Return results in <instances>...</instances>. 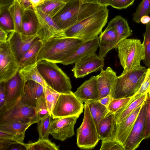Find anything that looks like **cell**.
I'll return each mask as SVG.
<instances>
[{"mask_svg": "<svg viewBox=\"0 0 150 150\" xmlns=\"http://www.w3.org/2000/svg\"><path fill=\"white\" fill-rule=\"evenodd\" d=\"M107 6L64 30V38H74L85 42L98 37L107 22L109 11Z\"/></svg>", "mask_w": 150, "mask_h": 150, "instance_id": "1", "label": "cell"}, {"mask_svg": "<svg viewBox=\"0 0 150 150\" xmlns=\"http://www.w3.org/2000/svg\"><path fill=\"white\" fill-rule=\"evenodd\" d=\"M77 38H58L43 43L37 57V62L45 60L61 63L73 53L84 42Z\"/></svg>", "mask_w": 150, "mask_h": 150, "instance_id": "2", "label": "cell"}, {"mask_svg": "<svg viewBox=\"0 0 150 150\" xmlns=\"http://www.w3.org/2000/svg\"><path fill=\"white\" fill-rule=\"evenodd\" d=\"M37 69L47 85L60 93H68L71 91L70 79L56 63L45 60L37 62Z\"/></svg>", "mask_w": 150, "mask_h": 150, "instance_id": "3", "label": "cell"}, {"mask_svg": "<svg viewBox=\"0 0 150 150\" xmlns=\"http://www.w3.org/2000/svg\"><path fill=\"white\" fill-rule=\"evenodd\" d=\"M116 48L118 56L124 74L140 66V62L145 57L143 43L140 40L125 39L120 42Z\"/></svg>", "mask_w": 150, "mask_h": 150, "instance_id": "4", "label": "cell"}, {"mask_svg": "<svg viewBox=\"0 0 150 150\" xmlns=\"http://www.w3.org/2000/svg\"><path fill=\"white\" fill-rule=\"evenodd\" d=\"M146 69L140 66L117 76L111 96L112 99L132 97L140 88Z\"/></svg>", "mask_w": 150, "mask_h": 150, "instance_id": "5", "label": "cell"}, {"mask_svg": "<svg viewBox=\"0 0 150 150\" xmlns=\"http://www.w3.org/2000/svg\"><path fill=\"white\" fill-rule=\"evenodd\" d=\"M84 115L80 127L77 130L76 144L81 149H90L97 144L99 139L96 125L88 105H84Z\"/></svg>", "mask_w": 150, "mask_h": 150, "instance_id": "6", "label": "cell"}, {"mask_svg": "<svg viewBox=\"0 0 150 150\" xmlns=\"http://www.w3.org/2000/svg\"><path fill=\"white\" fill-rule=\"evenodd\" d=\"M83 103L72 91L60 94L53 108L52 117L53 119L71 116L78 118L84 108Z\"/></svg>", "mask_w": 150, "mask_h": 150, "instance_id": "7", "label": "cell"}, {"mask_svg": "<svg viewBox=\"0 0 150 150\" xmlns=\"http://www.w3.org/2000/svg\"><path fill=\"white\" fill-rule=\"evenodd\" d=\"M18 121L37 123L35 107L24 103L19 99L10 109L0 113V125Z\"/></svg>", "mask_w": 150, "mask_h": 150, "instance_id": "8", "label": "cell"}, {"mask_svg": "<svg viewBox=\"0 0 150 150\" xmlns=\"http://www.w3.org/2000/svg\"><path fill=\"white\" fill-rule=\"evenodd\" d=\"M20 69L8 41L0 43V82L14 77Z\"/></svg>", "mask_w": 150, "mask_h": 150, "instance_id": "9", "label": "cell"}, {"mask_svg": "<svg viewBox=\"0 0 150 150\" xmlns=\"http://www.w3.org/2000/svg\"><path fill=\"white\" fill-rule=\"evenodd\" d=\"M81 0H71L52 19L58 27L64 31L77 23L78 12Z\"/></svg>", "mask_w": 150, "mask_h": 150, "instance_id": "10", "label": "cell"}, {"mask_svg": "<svg viewBox=\"0 0 150 150\" xmlns=\"http://www.w3.org/2000/svg\"><path fill=\"white\" fill-rule=\"evenodd\" d=\"M40 40L37 35L28 36L14 31L10 33L7 40L19 64L25 53Z\"/></svg>", "mask_w": 150, "mask_h": 150, "instance_id": "11", "label": "cell"}, {"mask_svg": "<svg viewBox=\"0 0 150 150\" xmlns=\"http://www.w3.org/2000/svg\"><path fill=\"white\" fill-rule=\"evenodd\" d=\"M33 8L40 26L37 35L43 43L53 38H64L63 31L58 27L52 18L40 9Z\"/></svg>", "mask_w": 150, "mask_h": 150, "instance_id": "12", "label": "cell"}, {"mask_svg": "<svg viewBox=\"0 0 150 150\" xmlns=\"http://www.w3.org/2000/svg\"><path fill=\"white\" fill-rule=\"evenodd\" d=\"M104 60L96 53L81 58L75 63L71 70L74 76L82 78L91 73L101 71L104 66Z\"/></svg>", "mask_w": 150, "mask_h": 150, "instance_id": "13", "label": "cell"}, {"mask_svg": "<svg viewBox=\"0 0 150 150\" xmlns=\"http://www.w3.org/2000/svg\"><path fill=\"white\" fill-rule=\"evenodd\" d=\"M78 117L71 116L57 118L52 120L50 134L62 142L75 134L74 126Z\"/></svg>", "mask_w": 150, "mask_h": 150, "instance_id": "14", "label": "cell"}, {"mask_svg": "<svg viewBox=\"0 0 150 150\" xmlns=\"http://www.w3.org/2000/svg\"><path fill=\"white\" fill-rule=\"evenodd\" d=\"M25 83L19 71L11 79L4 82L6 99L5 110L13 106L20 99L23 93Z\"/></svg>", "mask_w": 150, "mask_h": 150, "instance_id": "15", "label": "cell"}, {"mask_svg": "<svg viewBox=\"0 0 150 150\" xmlns=\"http://www.w3.org/2000/svg\"><path fill=\"white\" fill-rule=\"evenodd\" d=\"M146 112L145 102L142 105L126 141L124 147L125 150H134L136 149L144 139L143 133L145 125Z\"/></svg>", "mask_w": 150, "mask_h": 150, "instance_id": "16", "label": "cell"}, {"mask_svg": "<svg viewBox=\"0 0 150 150\" xmlns=\"http://www.w3.org/2000/svg\"><path fill=\"white\" fill-rule=\"evenodd\" d=\"M97 76L98 101L108 95H111L117 76L116 73L110 67L105 70H101Z\"/></svg>", "mask_w": 150, "mask_h": 150, "instance_id": "17", "label": "cell"}, {"mask_svg": "<svg viewBox=\"0 0 150 150\" xmlns=\"http://www.w3.org/2000/svg\"><path fill=\"white\" fill-rule=\"evenodd\" d=\"M143 105L134 110L122 122L116 125L114 139L124 147Z\"/></svg>", "mask_w": 150, "mask_h": 150, "instance_id": "18", "label": "cell"}, {"mask_svg": "<svg viewBox=\"0 0 150 150\" xmlns=\"http://www.w3.org/2000/svg\"><path fill=\"white\" fill-rule=\"evenodd\" d=\"M98 76L91 77L85 81L74 93L82 102L90 100H98L99 93L97 88Z\"/></svg>", "mask_w": 150, "mask_h": 150, "instance_id": "19", "label": "cell"}, {"mask_svg": "<svg viewBox=\"0 0 150 150\" xmlns=\"http://www.w3.org/2000/svg\"><path fill=\"white\" fill-rule=\"evenodd\" d=\"M99 46V38L84 42L73 53L61 64L67 65L75 64L80 59L95 53Z\"/></svg>", "mask_w": 150, "mask_h": 150, "instance_id": "20", "label": "cell"}, {"mask_svg": "<svg viewBox=\"0 0 150 150\" xmlns=\"http://www.w3.org/2000/svg\"><path fill=\"white\" fill-rule=\"evenodd\" d=\"M98 38L99 51L98 55L104 58L110 50L116 48L117 33L114 27L107 26Z\"/></svg>", "mask_w": 150, "mask_h": 150, "instance_id": "21", "label": "cell"}, {"mask_svg": "<svg viewBox=\"0 0 150 150\" xmlns=\"http://www.w3.org/2000/svg\"><path fill=\"white\" fill-rule=\"evenodd\" d=\"M44 87L33 80L26 82L23 93L20 99L24 103L35 107L38 98L44 93Z\"/></svg>", "mask_w": 150, "mask_h": 150, "instance_id": "22", "label": "cell"}, {"mask_svg": "<svg viewBox=\"0 0 150 150\" xmlns=\"http://www.w3.org/2000/svg\"><path fill=\"white\" fill-rule=\"evenodd\" d=\"M23 35L31 36L37 35L40 28V24L36 12L31 7L24 10L22 18Z\"/></svg>", "mask_w": 150, "mask_h": 150, "instance_id": "23", "label": "cell"}, {"mask_svg": "<svg viewBox=\"0 0 150 150\" xmlns=\"http://www.w3.org/2000/svg\"><path fill=\"white\" fill-rule=\"evenodd\" d=\"M116 127L115 114L109 111L97 127L99 139L103 141L114 139Z\"/></svg>", "mask_w": 150, "mask_h": 150, "instance_id": "24", "label": "cell"}, {"mask_svg": "<svg viewBox=\"0 0 150 150\" xmlns=\"http://www.w3.org/2000/svg\"><path fill=\"white\" fill-rule=\"evenodd\" d=\"M34 123L20 121L7 122L0 125V131L11 134L18 141L23 143L26 130Z\"/></svg>", "mask_w": 150, "mask_h": 150, "instance_id": "25", "label": "cell"}, {"mask_svg": "<svg viewBox=\"0 0 150 150\" xmlns=\"http://www.w3.org/2000/svg\"><path fill=\"white\" fill-rule=\"evenodd\" d=\"M108 26L113 27L116 30L118 35L116 48L120 42L132 35V30L127 21L120 15L116 16L111 20Z\"/></svg>", "mask_w": 150, "mask_h": 150, "instance_id": "26", "label": "cell"}, {"mask_svg": "<svg viewBox=\"0 0 150 150\" xmlns=\"http://www.w3.org/2000/svg\"><path fill=\"white\" fill-rule=\"evenodd\" d=\"M147 95L144 94L132 101L115 114L116 125L124 121L134 110L145 102Z\"/></svg>", "mask_w": 150, "mask_h": 150, "instance_id": "27", "label": "cell"}, {"mask_svg": "<svg viewBox=\"0 0 150 150\" xmlns=\"http://www.w3.org/2000/svg\"><path fill=\"white\" fill-rule=\"evenodd\" d=\"M37 63L25 67L19 71L25 81L29 80L34 81L44 87L52 90L47 85L39 73L37 67Z\"/></svg>", "mask_w": 150, "mask_h": 150, "instance_id": "28", "label": "cell"}, {"mask_svg": "<svg viewBox=\"0 0 150 150\" xmlns=\"http://www.w3.org/2000/svg\"><path fill=\"white\" fill-rule=\"evenodd\" d=\"M43 44V42L40 40L25 53L19 63L20 69L37 62L38 55Z\"/></svg>", "mask_w": 150, "mask_h": 150, "instance_id": "29", "label": "cell"}, {"mask_svg": "<svg viewBox=\"0 0 150 150\" xmlns=\"http://www.w3.org/2000/svg\"><path fill=\"white\" fill-rule=\"evenodd\" d=\"M85 103L88 105L97 127L101 120L109 112L108 107L98 100L88 101Z\"/></svg>", "mask_w": 150, "mask_h": 150, "instance_id": "30", "label": "cell"}, {"mask_svg": "<svg viewBox=\"0 0 150 150\" xmlns=\"http://www.w3.org/2000/svg\"><path fill=\"white\" fill-rule=\"evenodd\" d=\"M8 8L13 21L14 31L21 33L22 16L25 9L16 1H14Z\"/></svg>", "mask_w": 150, "mask_h": 150, "instance_id": "31", "label": "cell"}, {"mask_svg": "<svg viewBox=\"0 0 150 150\" xmlns=\"http://www.w3.org/2000/svg\"><path fill=\"white\" fill-rule=\"evenodd\" d=\"M66 3L62 0H45L40 5L34 7L40 9L52 18Z\"/></svg>", "mask_w": 150, "mask_h": 150, "instance_id": "32", "label": "cell"}, {"mask_svg": "<svg viewBox=\"0 0 150 150\" xmlns=\"http://www.w3.org/2000/svg\"><path fill=\"white\" fill-rule=\"evenodd\" d=\"M26 150H59V146L57 145L48 139H40L34 142L22 143Z\"/></svg>", "mask_w": 150, "mask_h": 150, "instance_id": "33", "label": "cell"}, {"mask_svg": "<svg viewBox=\"0 0 150 150\" xmlns=\"http://www.w3.org/2000/svg\"><path fill=\"white\" fill-rule=\"evenodd\" d=\"M105 6L97 3H82L79 9L77 23L94 14Z\"/></svg>", "mask_w": 150, "mask_h": 150, "instance_id": "34", "label": "cell"}, {"mask_svg": "<svg viewBox=\"0 0 150 150\" xmlns=\"http://www.w3.org/2000/svg\"><path fill=\"white\" fill-rule=\"evenodd\" d=\"M8 7L0 9V28L9 33L14 31V27Z\"/></svg>", "mask_w": 150, "mask_h": 150, "instance_id": "35", "label": "cell"}, {"mask_svg": "<svg viewBox=\"0 0 150 150\" xmlns=\"http://www.w3.org/2000/svg\"><path fill=\"white\" fill-rule=\"evenodd\" d=\"M52 116L49 113L37 123L39 139L48 138L52 121Z\"/></svg>", "mask_w": 150, "mask_h": 150, "instance_id": "36", "label": "cell"}, {"mask_svg": "<svg viewBox=\"0 0 150 150\" xmlns=\"http://www.w3.org/2000/svg\"><path fill=\"white\" fill-rule=\"evenodd\" d=\"M150 14V0H142L138 5L135 12L133 14V21L140 23V19L143 16Z\"/></svg>", "mask_w": 150, "mask_h": 150, "instance_id": "37", "label": "cell"}, {"mask_svg": "<svg viewBox=\"0 0 150 150\" xmlns=\"http://www.w3.org/2000/svg\"><path fill=\"white\" fill-rule=\"evenodd\" d=\"M146 30L144 34V45L145 57L143 62L145 65L150 68V22L146 25Z\"/></svg>", "mask_w": 150, "mask_h": 150, "instance_id": "38", "label": "cell"}, {"mask_svg": "<svg viewBox=\"0 0 150 150\" xmlns=\"http://www.w3.org/2000/svg\"><path fill=\"white\" fill-rule=\"evenodd\" d=\"M144 94H150V68L146 69L143 81L137 91L132 97L131 101Z\"/></svg>", "mask_w": 150, "mask_h": 150, "instance_id": "39", "label": "cell"}, {"mask_svg": "<svg viewBox=\"0 0 150 150\" xmlns=\"http://www.w3.org/2000/svg\"><path fill=\"white\" fill-rule=\"evenodd\" d=\"M132 98V97L112 99L108 106L109 111L115 114L122 108L129 104L131 102Z\"/></svg>", "mask_w": 150, "mask_h": 150, "instance_id": "40", "label": "cell"}, {"mask_svg": "<svg viewBox=\"0 0 150 150\" xmlns=\"http://www.w3.org/2000/svg\"><path fill=\"white\" fill-rule=\"evenodd\" d=\"M38 122L47 114L49 113L44 93L38 99L35 106Z\"/></svg>", "mask_w": 150, "mask_h": 150, "instance_id": "41", "label": "cell"}, {"mask_svg": "<svg viewBox=\"0 0 150 150\" xmlns=\"http://www.w3.org/2000/svg\"><path fill=\"white\" fill-rule=\"evenodd\" d=\"M43 89L48 110L50 114L52 116L53 108L60 93L46 88L44 87Z\"/></svg>", "mask_w": 150, "mask_h": 150, "instance_id": "42", "label": "cell"}, {"mask_svg": "<svg viewBox=\"0 0 150 150\" xmlns=\"http://www.w3.org/2000/svg\"><path fill=\"white\" fill-rule=\"evenodd\" d=\"M100 150H125L124 146L114 139L102 141Z\"/></svg>", "mask_w": 150, "mask_h": 150, "instance_id": "43", "label": "cell"}, {"mask_svg": "<svg viewBox=\"0 0 150 150\" xmlns=\"http://www.w3.org/2000/svg\"><path fill=\"white\" fill-rule=\"evenodd\" d=\"M145 103L146 112L145 125L143 133L144 139L150 137V94L147 95Z\"/></svg>", "mask_w": 150, "mask_h": 150, "instance_id": "44", "label": "cell"}, {"mask_svg": "<svg viewBox=\"0 0 150 150\" xmlns=\"http://www.w3.org/2000/svg\"><path fill=\"white\" fill-rule=\"evenodd\" d=\"M135 0H109L108 6L120 10L126 9L132 5Z\"/></svg>", "mask_w": 150, "mask_h": 150, "instance_id": "45", "label": "cell"}, {"mask_svg": "<svg viewBox=\"0 0 150 150\" xmlns=\"http://www.w3.org/2000/svg\"><path fill=\"white\" fill-rule=\"evenodd\" d=\"M6 100L4 82H0V113L5 110Z\"/></svg>", "mask_w": 150, "mask_h": 150, "instance_id": "46", "label": "cell"}, {"mask_svg": "<svg viewBox=\"0 0 150 150\" xmlns=\"http://www.w3.org/2000/svg\"><path fill=\"white\" fill-rule=\"evenodd\" d=\"M21 143L12 139H0V150H7L12 145L16 144H21Z\"/></svg>", "mask_w": 150, "mask_h": 150, "instance_id": "47", "label": "cell"}, {"mask_svg": "<svg viewBox=\"0 0 150 150\" xmlns=\"http://www.w3.org/2000/svg\"><path fill=\"white\" fill-rule=\"evenodd\" d=\"M9 33L0 28V43L7 42L8 38V34Z\"/></svg>", "mask_w": 150, "mask_h": 150, "instance_id": "48", "label": "cell"}, {"mask_svg": "<svg viewBox=\"0 0 150 150\" xmlns=\"http://www.w3.org/2000/svg\"><path fill=\"white\" fill-rule=\"evenodd\" d=\"M0 139H10L14 140L19 143L11 134L0 131Z\"/></svg>", "mask_w": 150, "mask_h": 150, "instance_id": "49", "label": "cell"}, {"mask_svg": "<svg viewBox=\"0 0 150 150\" xmlns=\"http://www.w3.org/2000/svg\"><path fill=\"white\" fill-rule=\"evenodd\" d=\"M14 1L18 2L25 9L33 7L30 0H15Z\"/></svg>", "mask_w": 150, "mask_h": 150, "instance_id": "50", "label": "cell"}, {"mask_svg": "<svg viewBox=\"0 0 150 150\" xmlns=\"http://www.w3.org/2000/svg\"><path fill=\"white\" fill-rule=\"evenodd\" d=\"M112 99L111 95H108L100 99L98 101L101 104L108 107L110 102Z\"/></svg>", "mask_w": 150, "mask_h": 150, "instance_id": "51", "label": "cell"}, {"mask_svg": "<svg viewBox=\"0 0 150 150\" xmlns=\"http://www.w3.org/2000/svg\"><path fill=\"white\" fill-rule=\"evenodd\" d=\"M13 0H0V8L9 7L14 2Z\"/></svg>", "mask_w": 150, "mask_h": 150, "instance_id": "52", "label": "cell"}, {"mask_svg": "<svg viewBox=\"0 0 150 150\" xmlns=\"http://www.w3.org/2000/svg\"><path fill=\"white\" fill-rule=\"evenodd\" d=\"M45 0H30V2L33 7H36L42 4Z\"/></svg>", "mask_w": 150, "mask_h": 150, "instance_id": "53", "label": "cell"}, {"mask_svg": "<svg viewBox=\"0 0 150 150\" xmlns=\"http://www.w3.org/2000/svg\"><path fill=\"white\" fill-rule=\"evenodd\" d=\"M150 22V17L148 15L142 16L140 18V22L143 24H147Z\"/></svg>", "mask_w": 150, "mask_h": 150, "instance_id": "54", "label": "cell"}, {"mask_svg": "<svg viewBox=\"0 0 150 150\" xmlns=\"http://www.w3.org/2000/svg\"><path fill=\"white\" fill-rule=\"evenodd\" d=\"M109 0H97V3L103 6H107Z\"/></svg>", "mask_w": 150, "mask_h": 150, "instance_id": "55", "label": "cell"}, {"mask_svg": "<svg viewBox=\"0 0 150 150\" xmlns=\"http://www.w3.org/2000/svg\"><path fill=\"white\" fill-rule=\"evenodd\" d=\"M13 146L10 149V150H22L24 149L22 147L24 146L21 144H19V146Z\"/></svg>", "mask_w": 150, "mask_h": 150, "instance_id": "56", "label": "cell"}, {"mask_svg": "<svg viewBox=\"0 0 150 150\" xmlns=\"http://www.w3.org/2000/svg\"><path fill=\"white\" fill-rule=\"evenodd\" d=\"M82 3H97V0H81Z\"/></svg>", "mask_w": 150, "mask_h": 150, "instance_id": "57", "label": "cell"}, {"mask_svg": "<svg viewBox=\"0 0 150 150\" xmlns=\"http://www.w3.org/2000/svg\"><path fill=\"white\" fill-rule=\"evenodd\" d=\"M62 0V1H63L64 2L66 3L67 2H68L71 0Z\"/></svg>", "mask_w": 150, "mask_h": 150, "instance_id": "58", "label": "cell"}, {"mask_svg": "<svg viewBox=\"0 0 150 150\" xmlns=\"http://www.w3.org/2000/svg\"><path fill=\"white\" fill-rule=\"evenodd\" d=\"M14 1L15 0H13Z\"/></svg>", "mask_w": 150, "mask_h": 150, "instance_id": "59", "label": "cell"}]
</instances>
